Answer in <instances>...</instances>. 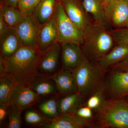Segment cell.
Returning <instances> with one entry per match:
<instances>
[{
  "instance_id": "obj_27",
  "label": "cell",
  "mask_w": 128,
  "mask_h": 128,
  "mask_svg": "<svg viewBox=\"0 0 128 128\" xmlns=\"http://www.w3.org/2000/svg\"><path fill=\"white\" fill-rule=\"evenodd\" d=\"M24 119L27 124L32 126H38L41 128L48 122L46 120L35 110H29L25 113Z\"/></svg>"
},
{
  "instance_id": "obj_30",
  "label": "cell",
  "mask_w": 128,
  "mask_h": 128,
  "mask_svg": "<svg viewBox=\"0 0 128 128\" xmlns=\"http://www.w3.org/2000/svg\"><path fill=\"white\" fill-rule=\"evenodd\" d=\"M111 32L115 44H128V28H118L112 30Z\"/></svg>"
},
{
  "instance_id": "obj_4",
  "label": "cell",
  "mask_w": 128,
  "mask_h": 128,
  "mask_svg": "<svg viewBox=\"0 0 128 128\" xmlns=\"http://www.w3.org/2000/svg\"><path fill=\"white\" fill-rule=\"evenodd\" d=\"M96 112V128H128V104L125 98L106 99Z\"/></svg>"
},
{
  "instance_id": "obj_34",
  "label": "cell",
  "mask_w": 128,
  "mask_h": 128,
  "mask_svg": "<svg viewBox=\"0 0 128 128\" xmlns=\"http://www.w3.org/2000/svg\"><path fill=\"white\" fill-rule=\"evenodd\" d=\"M6 70L4 64V59L2 56H0V76L6 74Z\"/></svg>"
},
{
  "instance_id": "obj_8",
  "label": "cell",
  "mask_w": 128,
  "mask_h": 128,
  "mask_svg": "<svg viewBox=\"0 0 128 128\" xmlns=\"http://www.w3.org/2000/svg\"><path fill=\"white\" fill-rule=\"evenodd\" d=\"M104 7L105 16L110 26L117 29L126 28L128 24V2L116 0Z\"/></svg>"
},
{
  "instance_id": "obj_5",
  "label": "cell",
  "mask_w": 128,
  "mask_h": 128,
  "mask_svg": "<svg viewBox=\"0 0 128 128\" xmlns=\"http://www.w3.org/2000/svg\"><path fill=\"white\" fill-rule=\"evenodd\" d=\"M53 18L57 29L58 42L60 44L70 43L80 46L84 32L66 16L60 0H59Z\"/></svg>"
},
{
  "instance_id": "obj_25",
  "label": "cell",
  "mask_w": 128,
  "mask_h": 128,
  "mask_svg": "<svg viewBox=\"0 0 128 128\" xmlns=\"http://www.w3.org/2000/svg\"><path fill=\"white\" fill-rule=\"evenodd\" d=\"M105 97V89H101L89 97L85 105L97 112L105 102L106 99Z\"/></svg>"
},
{
  "instance_id": "obj_26",
  "label": "cell",
  "mask_w": 128,
  "mask_h": 128,
  "mask_svg": "<svg viewBox=\"0 0 128 128\" xmlns=\"http://www.w3.org/2000/svg\"><path fill=\"white\" fill-rule=\"evenodd\" d=\"M22 110L10 104L8 108L9 119L8 128H20L21 127V114Z\"/></svg>"
},
{
  "instance_id": "obj_14",
  "label": "cell",
  "mask_w": 128,
  "mask_h": 128,
  "mask_svg": "<svg viewBox=\"0 0 128 128\" xmlns=\"http://www.w3.org/2000/svg\"><path fill=\"white\" fill-rule=\"evenodd\" d=\"M0 54L4 59L11 56L22 46L15 28H8L0 34Z\"/></svg>"
},
{
  "instance_id": "obj_36",
  "label": "cell",
  "mask_w": 128,
  "mask_h": 128,
  "mask_svg": "<svg viewBox=\"0 0 128 128\" xmlns=\"http://www.w3.org/2000/svg\"><path fill=\"white\" fill-rule=\"evenodd\" d=\"M116 0H103V3L104 6H105L106 5L109 4L112 2Z\"/></svg>"
},
{
  "instance_id": "obj_7",
  "label": "cell",
  "mask_w": 128,
  "mask_h": 128,
  "mask_svg": "<svg viewBox=\"0 0 128 128\" xmlns=\"http://www.w3.org/2000/svg\"><path fill=\"white\" fill-rule=\"evenodd\" d=\"M105 80V95L110 98H126L128 96V72H111Z\"/></svg>"
},
{
  "instance_id": "obj_9",
  "label": "cell",
  "mask_w": 128,
  "mask_h": 128,
  "mask_svg": "<svg viewBox=\"0 0 128 128\" xmlns=\"http://www.w3.org/2000/svg\"><path fill=\"white\" fill-rule=\"evenodd\" d=\"M68 18L81 30L84 31L92 23L88 14L80 0H60Z\"/></svg>"
},
{
  "instance_id": "obj_33",
  "label": "cell",
  "mask_w": 128,
  "mask_h": 128,
  "mask_svg": "<svg viewBox=\"0 0 128 128\" xmlns=\"http://www.w3.org/2000/svg\"><path fill=\"white\" fill-rule=\"evenodd\" d=\"M0 4L4 5L9 7L17 8L19 0H0Z\"/></svg>"
},
{
  "instance_id": "obj_11",
  "label": "cell",
  "mask_w": 128,
  "mask_h": 128,
  "mask_svg": "<svg viewBox=\"0 0 128 128\" xmlns=\"http://www.w3.org/2000/svg\"><path fill=\"white\" fill-rule=\"evenodd\" d=\"M40 96L30 86L16 83L10 100V104L22 111L34 105Z\"/></svg>"
},
{
  "instance_id": "obj_31",
  "label": "cell",
  "mask_w": 128,
  "mask_h": 128,
  "mask_svg": "<svg viewBox=\"0 0 128 128\" xmlns=\"http://www.w3.org/2000/svg\"><path fill=\"white\" fill-rule=\"evenodd\" d=\"M111 72H128V56L121 62L111 68Z\"/></svg>"
},
{
  "instance_id": "obj_24",
  "label": "cell",
  "mask_w": 128,
  "mask_h": 128,
  "mask_svg": "<svg viewBox=\"0 0 128 128\" xmlns=\"http://www.w3.org/2000/svg\"><path fill=\"white\" fill-rule=\"evenodd\" d=\"M38 108L48 120L56 119L60 114L58 108V102L53 98L42 102L40 104Z\"/></svg>"
},
{
  "instance_id": "obj_18",
  "label": "cell",
  "mask_w": 128,
  "mask_h": 128,
  "mask_svg": "<svg viewBox=\"0 0 128 128\" xmlns=\"http://www.w3.org/2000/svg\"><path fill=\"white\" fill-rule=\"evenodd\" d=\"M82 2L85 10L92 16L94 23L108 29L111 26L105 16L103 0H82Z\"/></svg>"
},
{
  "instance_id": "obj_3",
  "label": "cell",
  "mask_w": 128,
  "mask_h": 128,
  "mask_svg": "<svg viewBox=\"0 0 128 128\" xmlns=\"http://www.w3.org/2000/svg\"><path fill=\"white\" fill-rule=\"evenodd\" d=\"M105 72L96 62L86 57L73 70L77 92L84 98L105 89Z\"/></svg>"
},
{
  "instance_id": "obj_17",
  "label": "cell",
  "mask_w": 128,
  "mask_h": 128,
  "mask_svg": "<svg viewBox=\"0 0 128 128\" xmlns=\"http://www.w3.org/2000/svg\"><path fill=\"white\" fill-rule=\"evenodd\" d=\"M128 56V44H116L111 50L96 62L104 70L112 68Z\"/></svg>"
},
{
  "instance_id": "obj_15",
  "label": "cell",
  "mask_w": 128,
  "mask_h": 128,
  "mask_svg": "<svg viewBox=\"0 0 128 128\" xmlns=\"http://www.w3.org/2000/svg\"><path fill=\"white\" fill-rule=\"evenodd\" d=\"M58 42L57 29L53 18L41 25L38 36L37 48L41 52Z\"/></svg>"
},
{
  "instance_id": "obj_22",
  "label": "cell",
  "mask_w": 128,
  "mask_h": 128,
  "mask_svg": "<svg viewBox=\"0 0 128 128\" xmlns=\"http://www.w3.org/2000/svg\"><path fill=\"white\" fill-rule=\"evenodd\" d=\"M40 96L50 95L57 91L54 81L47 78H38V76L33 82L30 86Z\"/></svg>"
},
{
  "instance_id": "obj_21",
  "label": "cell",
  "mask_w": 128,
  "mask_h": 128,
  "mask_svg": "<svg viewBox=\"0 0 128 128\" xmlns=\"http://www.w3.org/2000/svg\"><path fill=\"white\" fill-rule=\"evenodd\" d=\"M16 82L6 74L0 78V105L9 106Z\"/></svg>"
},
{
  "instance_id": "obj_13",
  "label": "cell",
  "mask_w": 128,
  "mask_h": 128,
  "mask_svg": "<svg viewBox=\"0 0 128 128\" xmlns=\"http://www.w3.org/2000/svg\"><path fill=\"white\" fill-rule=\"evenodd\" d=\"M44 128H96L93 122L84 121L72 114H60L56 119L48 120L41 127Z\"/></svg>"
},
{
  "instance_id": "obj_19",
  "label": "cell",
  "mask_w": 128,
  "mask_h": 128,
  "mask_svg": "<svg viewBox=\"0 0 128 128\" xmlns=\"http://www.w3.org/2000/svg\"><path fill=\"white\" fill-rule=\"evenodd\" d=\"M59 0H41L34 15L40 25L44 24L52 18Z\"/></svg>"
},
{
  "instance_id": "obj_6",
  "label": "cell",
  "mask_w": 128,
  "mask_h": 128,
  "mask_svg": "<svg viewBox=\"0 0 128 128\" xmlns=\"http://www.w3.org/2000/svg\"><path fill=\"white\" fill-rule=\"evenodd\" d=\"M41 25L34 14L24 16L15 28L22 46L38 48L37 41Z\"/></svg>"
},
{
  "instance_id": "obj_10",
  "label": "cell",
  "mask_w": 128,
  "mask_h": 128,
  "mask_svg": "<svg viewBox=\"0 0 128 128\" xmlns=\"http://www.w3.org/2000/svg\"><path fill=\"white\" fill-rule=\"evenodd\" d=\"M60 54L61 44L58 42L41 52L38 65V73L50 75L56 72Z\"/></svg>"
},
{
  "instance_id": "obj_32",
  "label": "cell",
  "mask_w": 128,
  "mask_h": 128,
  "mask_svg": "<svg viewBox=\"0 0 128 128\" xmlns=\"http://www.w3.org/2000/svg\"><path fill=\"white\" fill-rule=\"evenodd\" d=\"M9 106L0 105V124H2L6 119V115L8 114V108Z\"/></svg>"
},
{
  "instance_id": "obj_1",
  "label": "cell",
  "mask_w": 128,
  "mask_h": 128,
  "mask_svg": "<svg viewBox=\"0 0 128 128\" xmlns=\"http://www.w3.org/2000/svg\"><path fill=\"white\" fill-rule=\"evenodd\" d=\"M41 52L38 48L21 46L4 59L6 74L17 83L30 86L38 76Z\"/></svg>"
},
{
  "instance_id": "obj_39",
  "label": "cell",
  "mask_w": 128,
  "mask_h": 128,
  "mask_svg": "<svg viewBox=\"0 0 128 128\" xmlns=\"http://www.w3.org/2000/svg\"><path fill=\"white\" fill-rule=\"evenodd\" d=\"M125 0L127 1L128 2V0Z\"/></svg>"
},
{
  "instance_id": "obj_38",
  "label": "cell",
  "mask_w": 128,
  "mask_h": 128,
  "mask_svg": "<svg viewBox=\"0 0 128 128\" xmlns=\"http://www.w3.org/2000/svg\"><path fill=\"white\" fill-rule=\"evenodd\" d=\"M126 28H128V25H127V26H126Z\"/></svg>"
},
{
  "instance_id": "obj_2",
  "label": "cell",
  "mask_w": 128,
  "mask_h": 128,
  "mask_svg": "<svg viewBox=\"0 0 128 128\" xmlns=\"http://www.w3.org/2000/svg\"><path fill=\"white\" fill-rule=\"evenodd\" d=\"M108 28L91 23L83 31L80 46L86 58L96 62L114 48L115 44L111 32Z\"/></svg>"
},
{
  "instance_id": "obj_12",
  "label": "cell",
  "mask_w": 128,
  "mask_h": 128,
  "mask_svg": "<svg viewBox=\"0 0 128 128\" xmlns=\"http://www.w3.org/2000/svg\"><path fill=\"white\" fill-rule=\"evenodd\" d=\"M62 68L73 70L86 58L81 46L67 43L61 44Z\"/></svg>"
},
{
  "instance_id": "obj_37",
  "label": "cell",
  "mask_w": 128,
  "mask_h": 128,
  "mask_svg": "<svg viewBox=\"0 0 128 128\" xmlns=\"http://www.w3.org/2000/svg\"><path fill=\"white\" fill-rule=\"evenodd\" d=\"M126 100H127V102H128V96H127V97H126Z\"/></svg>"
},
{
  "instance_id": "obj_35",
  "label": "cell",
  "mask_w": 128,
  "mask_h": 128,
  "mask_svg": "<svg viewBox=\"0 0 128 128\" xmlns=\"http://www.w3.org/2000/svg\"><path fill=\"white\" fill-rule=\"evenodd\" d=\"M9 27L5 22L2 17L0 15V34L5 31Z\"/></svg>"
},
{
  "instance_id": "obj_28",
  "label": "cell",
  "mask_w": 128,
  "mask_h": 128,
  "mask_svg": "<svg viewBox=\"0 0 128 128\" xmlns=\"http://www.w3.org/2000/svg\"><path fill=\"white\" fill-rule=\"evenodd\" d=\"M41 0H19L17 8L23 16L34 14Z\"/></svg>"
},
{
  "instance_id": "obj_16",
  "label": "cell",
  "mask_w": 128,
  "mask_h": 128,
  "mask_svg": "<svg viewBox=\"0 0 128 128\" xmlns=\"http://www.w3.org/2000/svg\"><path fill=\"white\" fill-rule=\"evenodd\" d=\"M51 79L54 81L57 91L60 94L66 96L77 92L72 70L62 68L52 76Z\"/></svg>"
},
{
  "instance_id": "obj_20",
  "label": "cell",
  "mask_w": 128,
  "mask_h": 128,
  "mask_svg": "<svg viewBox=\"0 0 128 128\" xmlns=\"http://www.w3.org/2000/svg\"><path fill=\"white\" fill-rule=\"evenodd\" d=\"M84 98L78 92L64 96L58 102V108L60 114L70 113L74 114L82 105Z\"/></svg>"
},
{
  "instance_id": "obj_29",
  "label": "cell",
  "mask_w": 128,
  "mask_h": 128,
  "mask_svg": "<svg viewBox=\"0 0 128 128\" xmlns=\"http://www.w3.org/2000/svg\"><path fill=\"white\" fill-rule=\"evenodd\" d=\"M74 114L79 118L85 121L93 122L95 119L92 110L86 105H81Z\"/></svg>"
},
{
  "instance_id": "obj_23",
  "label": "cell",
  "mask_w": 128,
  "mask_h": 128,
  "mask_svg": "<svg viewBox=\"0 0 128 128\" xmlns=\"http://www.w3.org/2000/svg\"><path fill=\"white\" fill-rule=\"evenodd\" d=\"M0 15L9 28H16L23 17L18 8L0 4Z\"/></svg>"
}]
</instances>
